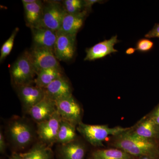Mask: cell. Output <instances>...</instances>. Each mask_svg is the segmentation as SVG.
<instances>
[{
  "label": "cell",
  "instance_id": "obj_32",
  "mask_svg": "<svg viewBox=\"0 0 159 159\" xmlns=\"http://www.w3.org/2000/svg\"><path fill=\"white\" fill-rule=\"evenodd\" d=\"M136 51L135 48H129L127 49L126 51V52H125V53H126L127 54H133V53H134L135 51Z\"/></svg>",
  "mask_w": 159,
  "mask_h": 159
},
{
  "label": "cell",
  "instance_id": "obj_21",
  "mask_svg": "<svg viewBox=\"0 0 159 159\" xmlns=\"http://www.w3.org/2000/svg\"><path fill=\"white\" fill-rule=\"evenodd\" d=\"M22 159H52V151L44 143L35 144L27 152L21 153Z\"/></svg>",
  "mask_w": 159,
  "mask_h": 159
},
{
  "label": "cell",
  "instance_id": "obj_12",
  "mask_svg": "<svg viewBox=\"0 0 159 159\" xmlns=\"http://www.w3.org/2000/svg\"><path fill=\"white\" fill-rule=\"evenodd\" d=\"M119 42L117 35L113 36L110 39L105 40L96 44L86 50V55L84 61H94L106 57L109 54L118 52L114 48V46Z\"/></svg>",
  "mask_w": 159,
  "mask_h": 159
},
{
  "label": "cell",
  "instance_id": "obj_25",
  "mask_svg": "<svg viewBox=\"0 0 159 159\" xmlns=\"http://www.w3.org/2000/svg\"><path fill=\"white\" fill-rule=\"evenodd\" d=\"M154 43L148 39H142L137 43L136 50L140 52H146L151 51L153 48Z\"/></svg>",
  "mask_w": 159,
  "mask_h": 159
},
{
  "label": "cell",
  "instance_id": "obj_23",
  "mask_svg": "<svg viewBox=\"0 0 159 159\" xmlns=\"http://www.w3.org/2000/svg\"><path fill=\"white\" fill-rule=\"evenodd\" d=\"M18 28H16L15 29L11 36L9 37L7 40L4 43L1 49V55H0V61H2L8 55L10 54L13 48L15 39L16 34L19 31Z\"/></svg>",
  "mask_w": 159,
  "mask_h": 159
},
{
  "label": "cell",
  "instance_id": "obj_2",
  "mask_svg": "<svg viewBox=\"0 0 159 159\" xmlns=\"http://www.w3.org/2000/svg\"><path fill=\"white\" fill-rule=\"evenodd\" d=\"M11 82L16 88L32 84L36 75L30 51H25L18 57L10 70Z\"/></svg>",
  "mask_w": 159,
  "mask_h": 159
},
{
  "label": "cell",
  "instance_id": "obj_11",
  "mask_svg": "<svg viewBox=\"0 0 159 159\" xmlns=\"http://www.w3.org/2000/svg\"><path fill=\"white\" fill-rule=\"evenodd\" d=\"M43 89L45 97L55 102L73 95L70 85L64 77L55 80Z\"/></svg>",
  "mask_w": 159,
  "mask_h": 159
},
{
  "label": "cell",
  "instance_id": "obj_14",
  "mask_svg": "<svg viewBox=\"0 0 159 159\" xmlns=\"http://www.w3.org/2000/svg\"><path fill=\"white\" fill-rule=\"evenodd\" d=\"M131 130L135 134L143 139L157 141L159 140V126L148 116L142 119Z\"/></svg>",
  "mask_w": 159,
  "mask_h": 159
},
{
  "label": "cell",
  "instance_id": "obj_5",
  "mask_svg": "<svg viewBox=\"0 0 159 159\" xmlns=\"http://www.w3.org/2000/svg\"><path fill=\"white\" fill-rule=\"evenodd\" d=\"M30 53L36 74L44 69L61 68L53 49L33 46Z\"/></svg>",
  "mask_w": 159,
  "mask_h": 159
},
{
  "label": "cell",
  "instance_id": "obj_31",
  "mask_svg": "<svg viewBox=\"0 0 159 159\" xmlns=\"http://www.w3.org/2000/svg\"><path fill=\"white\" fill-rule=\"evenodd\" d=\"M9 159H22L21 156L20 154H13Z\"/></svg>",
  "mask_w": 159,
  "mask_h": 159
},
{
  "label": "cell",
  "instance_id": "obj_30",
  "mask_svg": "<svg viewBox=\"0 0 159 159\" xmlns=\"http://www.w3.org/2000/svg\"><path fill=\"white\" fill-rule=\"evenodd\" d=\"M135 159H159V157L152 156H144L136 158Z\"/></svg>",
  "mask_w": 159,
  "mask_h": 159
},
{
  "label": "cell",
  "instance_id": "obj_18",
  "mask_svg": "<svg viewBox=\"0 0 159 159\" xmlns=\"http://www.w3.org/2000/svg\"><path fill=\"white\" fill-rule=\"evenodd\" d=\"M85 147L82 143L76 140L61 145L59 154L61 159H84Z\"/></svg>",
  "mask_w": 159,
  "mask_h": 159
},
{
  "label": "cell",
  "instance_id": "obj_13",
  "mask_svg": "<svg viewBox=\"0 0 159 159\" xmlns=\"http://www.w3.org/2000/svg\"><path fill=\"white\" fill-rule=\"evenodd\" d=\"M57 111L56 102L45 97L28 112L32 119L38 123L48 120Z\"/></svg>",
  "mask_w": 159,
  "mask_h": 159
},
{
  "label": "cell",
  "instance_id": "obj_4",
  "mask_svg": "<svg viewBox=\"0 0 159 159\" xmlns=\"http://www.w3.org/2000/svg\"><path fill=\"white\" fill-rule=\"evenodd\" d=\"M66 12L63 5L60 2L44 1L42 18L40 27L57 32L60 29Z\"/></svg>",
  "mask_w": 159,
  "mask_h": 159
},
{
  "label": "cell",
  "instance_id": "obj_20",
  "mask_svg": "<svg viewBox=\"0 0 159 159\" xmlns=\"http://www.w3.org/2000/svg\"><path fill=\"white\" fill-rule=\"evenodd\" d=\"M136 157L117 148L99 149L91 154L90 159H135Z\"/></svg>",
  "mask_w": 159,
  "mask_h": 159
},
{
  "label": "cell",
  "instance_id": "obj_26",
  "mask_svg": "<svg viewBox=\"0 0 159 159\" xmlns=\"http://www.w3.org/2000/svg\"><path fill=\"white\" fill-rule=\"evenodd\" d=\"M148 116L156 124L159 126V103Z\"/></svg>",
  "mask_w": 159,
  "mask_h": 159
},
{
  "label": "cell",
  "instance_id": "obj_24",
  "mask_svg": "<svg viewBox=\"0 0 159 159\" xmlns=\"http://www.w3.org/2000/svg\"><path fill=\"white\" fill-rule=\"evenodd\" d=\"M63 5L68 13H78L84 10V1L81 0H65L63 2Z\"/></svg>",
  "mask_w": 159,
  "mask_h": 159
},
{
  "label": "cell",
  "instance_id": "obj_22",
  "mask_svg": "<svg viewBox=\"0 0 159 159\" xmlns=\"http://www.w3.org/2000/svg\"><path fill=\"white\" fill-rule=\"evenodd\" d=\"M76 126L65 120H61L57 134L56 142L66 144L76 140Z\"/></svg>",
  "mask_w": 159,
  "mask_h": 159
},
{
  "label": "cell",
  "instance_id": "obj_6",
  "mask_svg": "<svg viewBox=\"0 0 159 159\" xmlns=\"http://www.w3.org/2000/svg\"><path fill=\"white\" fill-rule=\"evenodd\" d=\"M57 111L63 120L76 126L81 122L82 110L73 95L56 101Z\"/></svg>",
  "mask_w": 159,
  "mask_h": 159
},
{
  "label": "cell",
  "instance_id": "obj_28",
  "mask_svg": "<svg viewBox=\"0 0 159 159\" xmlns=\"http://www.w3.org/2000/svg\"><path fill=\"white\" fill-rule=\"evenodd\" d=\"M83 1L84 10H86L89 12L90 11L92 6L94 4L101 2V1H98V0H85V1Z\"/></svg>",
  "mask_w": 159,
  "mask_h": 159
},
{
  "label": "cell",
  "instance_id": "obj_8",
  "mask_svg": "<svg viewBox=\"0 0 159 159\" xmlns=\"http://www.w3.org/2000/svg\"><path fill=\"white\" fill-rule=\"evenodd\" d=\"M9 134L12 142L20 148H24L30 144L33 138L31 126L21 120H16L10 123Z\"/></svg>",
  "mask_w": 159,
  "mask_h": 159
},
{
  "label": "cell",
  "instance_id": "obj_7",
  "mask_svg": "<svg viewBox=\"0 0 159 159\" xmlns=\"http://www.w3.org/2000/svg\"><path fill=\"white\" fill-rule=\"evenodd\" d=\"M54 47L55 56L59 61H69L73 59L76 51V34H66L57 31Z\"/></svg>",
  "mask_w": 159,
  "mask_h": 159
},
{
  "label": "cell",
  "instance_id": "obj_3",
  "mask_svg": "<svg viewBox=\"0 0 159 159\" xmlns=\"http://www.w3.org/2000/svg\"><path fill=\"white\" fill-rule=\"evenodd\" d=\"M131 128L121 126L110 128L106 125H89L80 122L77 125V130L91 145L100 146L110 136H116L127 131Z\"/></svg>",
  "mask_w": 159,
  "mask_h": 159
},
{
  "label": "cell",
  "instance_id": "obj_19",
  "mask_svg": "<svg viewBox=\"0 0 159 159\" xmlns=\"http://www.w3.org/2000/svg\"><path fill=\"white\" fill-rule=\"evenodd\" d=\"M34 79L35 86L42 89H44L51 82L63 77L61 68H49L39 71Z\"/></svg>",
  "mask_w": 159,
  "mask_h": 159
},
{
  "label": "cell",
  "instance_id": "obj_16",
  "mask_svg": "<svg viewBox=\"0 0 159 159\" xmlns=\"http://www.w3.org/2000/svg\"><path fill=\"white\" fill-rule=\"evenodd\" d=\"M31 30L34 46L54 50L57 39V32L42 27L33 28Z\"/></svg>",
  "mask_w": 159,
  "mask_h": 159
},
{
  "label": "cell",
  "instance_id": "obj_10",
  "mask_svg": "<svg viewBox=\"0 0 159 159\" xmlns=\"http://www.w3.org/2000/svg\"><path fill=\"white\" fill-rule=\"evenodd\" d=\"M17 89L20 100L28 111L45 97L43 89L32 84L22 86Z\"/></svg>",
  "mask_w": 159,
  "mask_h": 159
},
{
  "label": "cell",
  "instance_id": "obj_17",
  "mask_svg": "<svg viewBox=\"0 0 159 159\" xmlns=\"http://www.w3.org/2000/svg\"><path fill=\"white\" fill-rule=\"evenodd\" d=\"M23 4L27 26L31 29L39 28L42 18V1L37 0L31 4Z\"/></svg>",
  "mask_w": 159,
  "mask_h": 159
},
{
  "label": "cell",
  "instance_id": "obj_15",
  "mask_svg": "<svg viewBox=\"0 0 159 159\" xmlns=\"http://www.w3.org/2000/svg\"><path fill=\"white\" fill-rule=\"evenodd\" d=\"M88 12L89 11L85 10L74 14L66 12L60 29L58 31L66 34L77 35V32L82 28Z\"/></svg>",
  "mask_w": 159,
  "mask_h": 159
},
{
  "label": "cell",
  "instance_id": "obj_27",
  "mask_svg": "<svg viewBox=\"0 0 159 159\" xmlns=\"http://www.w3.org/2000/svg\"><path fill=\"white\" fill-rule=\"evenodd\" d=\"M145 37L147 38H159V24H156L152 29L145 34Z\"/></svg>",
  "mask_w": 159,
  "mask_h": 159
},
{
  "label": "cell",
  "instance_id": "obj_9",
  "mask_svg": "<svg viewBox=\"0 0 159 159\" xmlns=\"http://www.w3.org/2000/svg\"><path fill=\"white\" fill-rule=\"evenodd\" d=\"M61 120L57 111L48 120L37 123V134L43 143L51 145L56 142Z\"/></svg>",
  "mask_w": 159,
  "mask_h": 159
},
{
  "label": "cell",
  "instance_id": "obj_1",
  "mask_svg": "<svg viewBox=\"0 0 159 159\" xmlns=\"http://www.w3.org/2000/svg\"><path fill=\"white\" fill-rule=\"evenodd\" d=\"M131 128L114 136L113 146L136 158L144 156L159 157L158 142L138 136L131 131Z\"/></svg>",
  "mask_w": 159,
  "mask_h": 159
},
{
  "label": "cell",
  "instance_id": "obj_29",
  "mask_svg": "<svg viewBox=\"0 0 159 159\" xmlns=\"http://www.w3.org/2000/svg\"><path fill=\"white\" fill-rule=\"evenodd\" d=\"M6 143L3 133L1 131L0 132V152L1 153L5 152L6 149Z\"/></svg>",
  "mask_w": 159,
  "mask_h": 159
},
{
  "label": "cell",
  "instance_id": "obj_33",
  "mask_svg": "<svg viewBox=\"0 0 159 159\" xmlns=\"http://www.w3.org/2000/svg\"><path fill=\"white\" fill-rule=\"evenodd\" d=\"M37 0H22L23 4H31L35 2Z\"/></svg>",
  "mask_w": 159,
  "mask_h": 159
}]
</instances>
